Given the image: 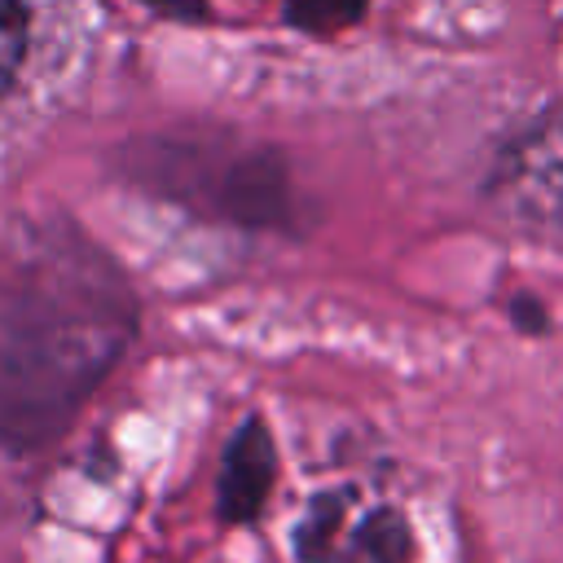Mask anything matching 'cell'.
Listing matches in <instances>:
<instances>
[{
  "label": "cell",
  "instance_id": "obj_1",
  "mask_svg": "<svg viewBox=\"0 0 563 563\" xmlns=\"http://www.w3.org/2000/svg\"><path fill=\"white\" fill-rule=\"evenodd\" d=\"M132 334L123 282L84 246H40L0 273V444L53 440Z\"/></svg>",
  "mask_w": 563,
  "mask_h": 563
},
{
  "label": "cell",
  "instance_id": "obj_2",
  "mask_svg": "<svg viewBox=\"0 0 563 563\" xmlns=\"http://www.w3.org/2000/svg\"><path fill=\"white\" fill-rule=\"evenodd\" d=\"M185 176L172 180L180 198H194L211 207L216 216H229L238 224H282L290 207L286 172L273 154L260 150H233V154H211V150H185L180 163Z\"/></svg>",
  "mask_w": 563,
  "mask_h": 563
},
{
  "label": "cell",
  "instance_id": "obj_3",
  "mask_svg": "<svg viewBox=\"0 0 563 563\" xmlns=\"http://www.w3.org/2000/svg\"><path fill=\"white\" fill-rule=\"evenodd\" d=\"M299 554L308 563H405L409 528L396 510H352L347 493H325L299 523Z\"/></svg>",
  "mask_w": 563,
  "mask_h": 563
},
{
  "label": "cell",
  "instance_id": "obj_4",
  "mask_svg": "<svg viewBox=\"0 0 563 563\" xmlns=\"http://www.w3.org/2000/svg\"><path fill=\"white\" fill-rule=\"evenodd\" d=\"M493 194L519 220L563 229V119L523 132L501 154Z\"/></svg>",
  "mask_w": 563,
  "mask_h": 563
},
{
  "label": "cell",
  "instance_id": "obj_5",
  "mask_svg": "<svg viewBox=\"0 0 563 563\" xmlns=\"http://www.w3.org/2000/svg\"><path fill=\"white\" fill-rule=\"evenodd\" d=\"M273 484V444L264 435L260 422H246L229 453H224V471H220V515L224 519H255L264 497Z\"/></svg>",
  "mask_w": 563,
  "mask_h": 563
},
{
  "label": "cell",
  "instance_id": "obj_6",
  "mask_svg": "<svg viewBox=\"0 0 563 563\" xmlns=\"http://www.w3.org/2000/svg\"><path fill=\"white\" fill-rule=\"evenodd\" d=\"M22 48H26V9L22 0H0V92L18 75Z\"/></svg>",
  "mask_w": 563,
  "mask_h": 563
},
{
  "label": "cell",
  "instance_id": "obj_7",
  "mask_svg": "<svg viewBox=\"0 0 563 563\" xmlns=\"http://www.w3.org/2000/svg\"><path fill=\"white\" fill-rule=\"evenodd\" d=\"M365 9V0H290V22L308 26V31H330L343 22H356Z\"/></svg>",
  "mask_w": 563,
  "mask_h": 563
}]
</instances>
